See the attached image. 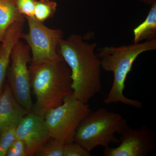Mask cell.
Listing matches in <instances>:
<instances>
[{
  "label": "cell",
  "mask_w": 156,
  "mask_h": 156,
  "mask_svg": "<svg viewBox=\"0 0 156 156\" xmlns=\"http://www.w3.org/2000/svg\"><path fill=\"white\" fill-rule=\"evenodd\" d=\"M95 43H88L82 35L73 34L63 39L57 52L71 73L73 93L79 100L88 103L101 92V63Z\"/></svg>",
  "instance_id": "obj_1"
},
{
  "label": "cell",
  "mask_w": 156,
  "mask_h": 156,
  "mask_svg": "<svg viewBox=\"0 0 156 156\" xmlns=\"http://www.w3.org/2000/svg\"><path fill=\"white\" fill-rule=\"evenodd\" d=\"M29 70L31 89L36 98L32 112L44 118L73 93L71 71L63 60L30 65Z\"/></svg>",
  "instance_id": "obj_2"
},
{
  "label": "cell",
  "mask_w": 156,
  "mask_h": 156,
  "mask_svg": "<svg viewBox=\"0 0 156 156\" xmlns=\"http://www.w3.org/2000/svg\"><path fill=\"white\" fill-rule=\"evenodd\" d=\"M156 50V39L130 45L101 48L98 54L101 69L112 73L114 75L111 89L104 103L110 104L121 102L135 108H142L140 101L128 98L124 95L125 82L138 56L144 52Z\"/></svg>",
  "instance_id": "obj_3"
},
{
  "label": "cell",
  "mask_w": 156,
  "mask_h": 156,
  "mask_svg": "<svg viewBox=\"0 0 156 156\" xmlns=\"http://www.w3.org/2000/svg\"><path fill=\"white\" fill-rule=\"evenodd\" d=\"M128 125L127 120L120 114L106 108L98 109L89 112L82 121L74 141L91 153L98 146L105 148L111 143H119L115 134H121Z\"/></svg>",
  "instance_id": "obj_4"
},
{
  "label": "cell",
  "mask_w": 156,
  "mask_h": 156,
  "mask_svg": "<svg viewBox=\"0 0 156 156\" xmlns=\"http://www.w3.org/2000/svg\"><path fill=\"white\" fill-rule=\"evenodd\" d=\"M90 111L88 103L79 100L73 93L69 95L44 117L51 138L63 144L74 142L78 127Z\"/></svg>",
  "instance_id": "obj_5"
},
{
  "label": "cell",
  "mask_w": 156,
  "mask_h": 156,
  "mask_svg": "<svg viewBox=\"0 0 156 156\" xmlns=\"http://www.w3.org/2000/svg\"><path fill=\"white\" fill-rule=\"evenodd\" d=\"M28 32L23 33L21 38L27 43L30 50V65H37L63 60L58 55L57 48L63 39L60 29H51L39 22L34 17H26Z\"/></svg>",
  "instance_id": "obj_6"
},
{
  "label": "cell",
  "mask_w": 156,
  "mask_h": 156,
  "mask_svg": "<svg viewBox=\"0 0 156 156\" xmlns=\"http://www.w3.org/2000/svg\"><path fill=\"white\" fill-rule=\"evenodd\" d=\"M31 60L29 47L20 40L12 50L7 74L8 84L15 98L29 112H32L33 106L28 66Z\"/></svg>",
  "instance_id": "obj_7"
},
{
  "label": "cell",
  "mask_w": 156,
  "mask_h": 156,
  "mask_svg": "<svg viewBox=\"0 0 156 156\" xmlns=\"http://www.w3.org/2000/svg\"><path fill=\"white\" fill-rule=\"evenodd\" d=\"M119 145L105 148L104 156H147L154 150V134L147 126L133 129L128 125L120 134Z\"/></svg>",
  "instance_id": "obj_8"
},
{
  "label": "cell",
  "mask_w": 156,
  "mask_h": 156,
  "mask_svg": "<svg viewBox=\"0 0 156 156\" xmlns=\"http://www.w3.org/2000/svg\"><path fill=\"white\" fill-rule=\"evenodd\" d=\"M16 134L25 144L27 156H34L39 148L51 138L44 117L32 112L20 121Z\"/></svg>",
  "instance_id": "obj_9"
},
{
  "label": "cell",
  "mask_w": 156,
  "mask_h": 156,
  "mask_svg": "<svg viewBox=\"0 0 156 156\" xmlns=\"http://www.w3.org/2000/svg\"><path fill=\"white\" fill-rule=\"evenodd\" d=\"M29 112L15 98L9 84L0 94V133L12 127H17Z\"/></svg>",
  "instance_id": "obj_10"
},
{
  "label": "cell",
  "mask_w": 156,
  "mask_h": 156,
  "mask_svg": "<svg viewBox=\"0 0 156 156\" xmlns=\"http://www.w3.org/2000/svg\"><path fill=\"white\" fill-rule=\"evenodd\" d=\"M25 21H19L11 24L6 31L0 45V94L4 88L5 79L9 69L11 53L14 46L23 33Z\"/></svg>",
  "instance_id": "obj_11"
},
{
  "label": "cell",
  "mask_w": 156,
  "mask_h": 156,
  "mask_svg": "<svg viewBox=\"0 0 156 156\" xmlns=\"http://www.w3.org/2000/svg\"><path fill=\"white\" fill-rule=\"evenodd\" d=\"M25 20L18 12L14 0H0V42L11 24L17 21H25Z\"/></svg>",
  "instance_id": "obj_12"
},
{
  "label": "cell",
  "mask_w": 156,
  "mask_h": 156,
  "mask_svg": "<svg viewBox=\"0 0 156 156\" xmlns=\"http://www.w3.org/2000/svg\"><path fill=\"white\" fill-rule=\"evenodd\" d=\"M134 42L156 39V3L151 5L144 21L133 30Z\"/></svg>",
  "instance_id": "obj_13"
},
{
  "label": "cell",
  "mask_w": 156,
  "mask_h": 156,
  "mask_svg": "<svg viewBox=\"0 0 156 156\" xmlns=\"http://www.w3.org/2000/svg\"><path fill=\"white\" fill-rule=\"evenodd\" d=\"M57 3L53 0H37L34 17L39 22L44 23L53 18L57 9Z\"/></svg>",
  "instance_id": "obj_14"
},
{
  "label": "cell",
  "mask_w": 156,
  "mask_h": 156,
  "mask_svg": "<svg viewBox=\"0 0 156 156\" xmlns=\"http://www.w3.org/2000/svg\"><path fill=\"white\" fill-rule=\"evenodd\" d=\"M64 144L51 138L39 148L34 156H63Z\"/></svg>",
  "instance_id": "obj_15"
},
{
  "label": "cell",
  "mask_w": 156,
  "mask_h": 156,
  "mask_svg": "<svg viewBox=\"0 0 156 156\" xmlns=\"http://www.w3.org/2000/svg\"><path fill=\"white\" fill-rule=\"evenodd\" d=\"M16 127L6 129L0 133V156H5L9 148L16 139Z\"/></svg>",
  "instance_id": "obj_16"
},
{
  "label": "cell",
  "mask_w": 156,
  "mask_h": 156,
  "mask_svg": "<svg viewBox=\"0 0 156 156\" xmlns=\"http://www.w3.org/2000/svg\"><path fill=\"white\" fill-rule=\"evenodd\" d=\"M18 12L26 17H34L37 0H14Z\"/></svg>",
  "instance_id": "obj_17"
},
{
  "label": "cell",
  "mask_w": 156,
  "mask_h": 156,
  "mask_svg": "<svg viewBox=\"0 0 156 156\" xmlns=\"http://www.w3.org/2000/svg\"><path fill=\"white\" fill-rule=\"evenodd\" d=\"M90 156V153L75 141L64 144L63 156Z\"/></svg>",
  "instance_id": "obj_18"
},
{
  "label": "cell",
  "mask_w": 156,
  "mask_h": 156,
  "mask_svg": "<svg viewBox=\"0 0 156 156\" xmlns=\"http://www.w3.org/2000/svg\"><path fill=\"white\" fill-rule=\"evenodd\" d=\"M7 156H27L26 150L24 143L16 138L7 152Z\"/></svg>",
  "instance_id": "obj_19"
},
{
  "label": "cell",
  "mask_w": 156,
  "mask_h": 156,
  "mask_svg": "<svg viewBox=\"0 0 156 156\" xmlns=\"http://www.w3.org/2000/svg\"><path fill=\"white\" fill-rule=\"evenodd\" d=\"M138 1L148 5L151 6L156 3V0H138Z\"/></svg>",
  "instance_id": "obj_20"
},
{
  "label": "cell",
  "mask_w": 156,
  "mask_h": 156,
  "mask_svg": "<svg viewBox=\"0 0 156 156\" xmlns=\"http://www.w3.org/2000/svg\"><path fill=\"white\" fill-rule=\"evenodd\" d=\"M62 1H66V0H62Z\"/></svg>",
  "instance_id": "obj_21"
},
{
  "label": "cell",
  "mask_w": 156,
  "mask_h": 156,
  "mask_svg": "<svg viewBox=\"0 0 156 156\" xmlns=\"http://www.w3.org/2000/svg\"><path fill=\"white\" fill-rule=\"evenodd\" d=\"M1 42H0V45H1Z\"/></svg>",
  "instance_id": "obj_22"
}]
</instances>
